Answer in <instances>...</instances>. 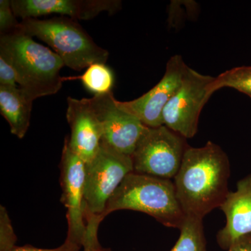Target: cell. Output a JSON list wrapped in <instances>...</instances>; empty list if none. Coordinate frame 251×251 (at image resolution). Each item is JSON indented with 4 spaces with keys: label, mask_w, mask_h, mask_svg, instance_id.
Instances as JSON below:
<instances>
[{
    "label": "cell",
    "mask_w": 251,
    "mask_h": 251,
    "mask_svg": "<svg viewBox=\"0 0 251 251\" xmlns=\"http://www.w3.org/2000/svg\"><path fill=\"white\" fill-rule=\"evenodd\" d=\"M229 175L228 157L219 145L209 141L202 148L188 147L174 178L185 216L203 219L220 207L229 192Z\"/></svg>",
    "instance_id": "6da1fadb"
},
{
    "label": "cell",
    "mask_w": 251,
    "mask_h": 251,
    "mask_svg": "<svg viewBox=\"0 0 251 251\" xmlns=\"http://www.w3.org/2000/svg\"><path fill=\"white\" fill-rule=\"evenodd\" d=\"M0 55L12 64L20 88L33 101L62 88L60 72L65 66L62 59L21 30L1 35Z\"/></svg>",
    "instance_id": "7a4b0ae2"
},
{
    "label": "cell",
    "mask_w": 251,
    "mask_h": 251,
    "mask_svg": "<svg viewBox=\"0 0 251 251\" xmlns=\"http://www.w3.org/2000/svg\"><path fill=\"white\" fill-rule=\"evenodd\" d=\"M119 210L140 211L166 227L178 229L186 217L171 179L134 172L127 175L117 188L107 204L104 217Z\"/></svg>",
    "instance_id": "3957f363"
},
{
    "label": "cell",
    "mask_w": 251,
    "mask_h": 251,
    "mask_svg": "<svg viewBox=\"0 0 251 251\" xmlns=\"http://www.w3.org/2000/svg\"><path fill=\"white\" fill-rule=\"evenodd\" d=\"M20 30L46 43L65 66L76 72L94 64H105L108 61V51L97 45L72 18L55 16L45 20H23Z\"/></svg>",
    "instance_id": "277c9868"
},
{
    "label": "cell",
    "mask_w": 251,
    "mask_h": 251,
    "mask_svg": "<svg viewBox=\"0 0 251 251\" xmlns=\"http://www.w3.org/2000/svg\"><path fill=\"white\" fill-rule=\"evenodd\" d=\"M133 172L132 157L101 143L96 156L85 163V206L87 234H98L110 198L126 176Z\"/></svg>",
    "instance_id": "5b68a950"
},
{
    "label": "cell",
    "mask_w": 251,
    "mask_h": 251,
    "mask_svg": "<svg viewBox=\"0 0 251 251\" xmlns=\"http://www.w3.org/2000/svg\"><path fill=\"white\" fill-rule=\"evenodd\" d=\"M188 147L186 138L165 125L147 126L131 156L133 172L173 179L179 171Z\"/></svg>",
    "instance_id": "8992f818"
},
{
    "label": "cell",
    "mask_w": 251,
    "mask_h": 251,
    "mask_svg": "<svg viewBox=\"0 0 251 251\" xmlns=\"http://www.w3.org/2000/svg\"><path fill=\"white\" fill-rule=\"evenodd\" d=\"M214 79L187 66L179 88L163 110V125L186 139L193 138L201 111L210 99L207 87Z\"/></svg>",
    "instance_id": "52a82bcc"
},
{
    "label": "cell",
    "mask_w": 251,
    "mask_h": 251,
    "mask_svg": "<svg viewBox=\"0 0 251 251\" xmlns=\"http://www.w3.org/2000/svg\"><path fill=\"white\" fill-rule=\"evenodd\" d=\"M61 201L67 208L68 234L66 240L83 247L87 225L85 220V163L64 141L60 162Z\"/></svg>",
    "instance_id": "ba28073f"
},
{
    "label": "cell",
    "mask_w": 251,
    "mask_h": 251,
    "mask_svg": "<svg viewBox=\"0 0 251 251\" xmlns=\"http://www.w3.org/2000/svg\"><path fill=\"white\" fill-rule=\"evenodd\" d=\"M90 100L101 122L102 143L118 152L132 156L146 126L120 108L112 92L94 96Z\"/></svg>",
    "instance_id": "9c48e42d"
},
{
    "label": "cell",
    "mask_w": 251,
    "mask_h": 251,
    "mask_svg": "<svg viewBox=\"0 0 251 251\" xmlns=\"http://www.w3.org/2000/svg\"><path fill=\"white\" fill-rule=\"evenodd\" d=\"M186 67L181 55L173 56L167 63L164 75L152 89L130 101L117 100V105L137 117L146 126L155 128L163 126V110L179 88Z\"/></svg>",
    "instance_id": "30bf717a"
},
{
    "label": "cell",
    "mask_w": 251,
    "mask_h": 251,
    "mask_svg": "<svg viewBox=\"0 0 251 251\" xmlns=\"http://www.w3.org/2000/svg\"><path fill=\"white\" fill-rule=\"evenodd\" d=\"M67 120L71 128L66 138L71 150L85 163L97 154L103 139L101 122L90 99H67Z\"/></svg>",
    "instance_id": "8fae6325"
},
{
    "label": "cell",
    "mask_w": 251,
    "mask_h": 251,
    "mask_svg": "<svg viewBox=\"0 0 251 251\" xmlns=\"http://www.w3.org/2000/svg\"><path fill=\"white\" fill-rule=\"evenodd\" d=\"M11 3L14 14L22 21L50 14L87 21L103 11L113 14L122 6L116 0H11Z\"/></svg>",
    "instance_id": "7c38bea8"
},
{
    "label": "cell",
    "mask_w": 251,
    "mask_h": 251,
    "mask_svg": "<svg viewBox=\"0 0 251 251\" xmlns=\"http://www.w3.org/2000/svg\"><path fill=\"white\" fill-rule=\"evenodd\" d=\"M226 224L217 234V242L224 250L244 236L251 234V174L239 180L237 190L229 192L220 206Z\"/></svg>",
    "instance_id": "4fadbf2b"
},
{
    "label": "cell",
    "mask_w": 251,
    "mask_h": 251,
    "mask_svg": "<svg viewBox=\"0 0 251 251\" xmlns=\"http://www.w3.org/2000/svg\"><path fill=\"white\" fill-rule=\"evenodd\" d=\"M33 100L18 87L0 85V112L12 134L22 139L30 125Z\"/></svg>",
    "instance_id": "5bb4252c"
},
{
    "label": "cell",
    "mask_w": 251,
    "mask_h": 251,
    "mask_svg": "<svg viewBox=\"0 0 251 251\" xmlns=\"http://www.w3.org/2000/svg\"><path fill=\"white\" fill-rule=\"evenodd\" d=\"M64 81L80 80L82 85L95 95L108 94L112 92L115 82L111 69L105 64H94L87 67L84 74L79 76L63 77Z\"/></svg>",
    "instance_id": "9a60e30c"
},
{
    "label": "cell",
    "mask_w": 251,
    "mask_h": 251,
    "mask_svg": "<svg viewBox=\"0 0 251 251\" xmlns=\"http://www.w3.org/2000/svg\"><path fill=\"white\" fill-rule=\"evenodd\" d=\"M202 220L186 216L179 239L171 251H207Z\"/></svg>",
    "instance_id": "2e32d148"
},
{
    "label": "cell",
    "mask_w": 251,
    "mask_h": 251,
    "mask_svg": "<svg viewBox=\"0 0 251 251\" xmlns=\"http://www.w3.org/2000/svg\"><path fill=\"white\" fill-rule=\"evenodd\" d=\"M229 87L251 99V66L233 68L214 77L207 87L209 97L220 89Z\"/></svg>",
    "instance_id": "e0dca14e"
},
{
    "label": "cell",
    "mask_w": 251,
    "mask_h": 251,
    "mask_svg": "<svg viewBox=\"0 0 251 251\" xmlns=\"http://www.w3.org/2000/svg\"><path fill=\"white\" fill-rule=\"evenodd\" d=\"M17 241L8 211L0 206V251H11L16 247Z\"/></svg>",
    "instance_id": "ac0fdd59"
},
{
    "label": "cell",
    "mask_w": 251,
    "mask_h": 251,
    "mask_svg": "<svg viewBox=\"0 0 251 251\" xmlns=\"http://www.w3.org/2000/svg\"><path fill=\"white\" fill-rule=\"evenodd\" d=\"M21 22H18L11 7V0L0 1V32L9 34L20 30Z\"/></svg>",
    "instance_id": "d6986e66"
},
{
    "label": "cell",
    "mask_w": 251,
    "mask_h": 251,
    "mask_svg": "<svg viewBox=\"0 0 251 251\" xmlns=\"http://www.w3.org/2000/svg\"><path fill=\"white\" fill-rule=\"evenodd\" d=\"M17 74L14 67L3 56L0 55V85L18 87Z\"/></svg>",
    "instance_id": "ffe728a7"
},
{
    "label": "cell",
    "mask_w": 251,
    "mask_h": 251,
    "mask_svg": "<svg viewBox=\"0 0 251 251\" xmlns=\"http://www.w3.org/2000/svg\"><path fill=\"white\" fill-rule=\"evenodd\" d=\"M80 249L78 246L66 240L62 246L56 249H39L32 246L26 245L23 247H16L11 251H80Z\"/></svg>",
    "instance_id": "44dd1931"
},
{
    "label": "cell",
    "mask_w": 251,
    "mask_h": 251,
    "mask_svg": "<svg viewBox=\"0 0 251 251\" xmlns=\"http://www.w3.org/2000/svg\"><path fill=\"white\" fill-rule=\"evenodd\" d=\"M227 251H251V234L234 242Z\"/></svg>",
    "instance_id": "7402d4cb"
},
{
    "label": "cell",
    "mask_w": 251,
    "mask_h": 251,
    "mask_svg": "<svg viewBox=\"0 0 251 251\" xmlns=\"http://www.w3.org/2000/svg\"><path fill=\"white\" fill-rule=\"evenodd\" d=\"M96 251H110V250H106V249H102V248H100V249H98V250Z\"/></svg>",
    "instance_id": "603a6c76"
}]
</instances>
